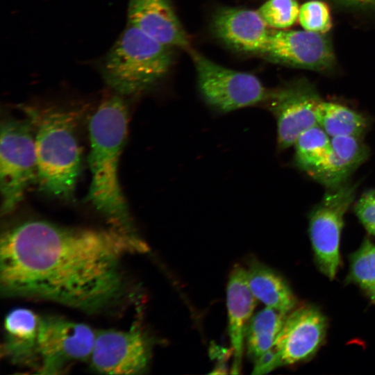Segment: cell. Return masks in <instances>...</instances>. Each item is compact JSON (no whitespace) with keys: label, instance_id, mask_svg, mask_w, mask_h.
I'll use <instances>...</instances> for the list:
<instances>
[{"label":"cell","instance_id":"6da1fadb","mask_svg":"<svg viewBox=\"0 0 375 375\" xmlns=\"http://www.w3.org/2000/svg\"><path fill=\"white\" fill-rule=\"evenodd\" d=\"M148 250L135 233L112 226L79 228L26 221L1 235L0 291L5 297L99 312L125 294L123 259Z\"/></svg>","mask_w":375,"mask_h":375},{"label":"cell","instance_id":"9a60e30c","mask_svg":"<svg viewBox=\"0 0 375 375\" xmlns=\"http://www.w3.org/2000/svg\"><path fill=\"white\" fill-rule=\"evenodd\" d=\"M256 302L249 287L246 269L239 265H235L229 274L226 288L228 335L234 358L232 374L240 371L245 331Z\"/></svg>","mask_w":375,"mask_h":375},{"label":"cell","instance_id":"5b68a950","mask_svg":"<svg viewBox=\"0 0 375 375\" xmlns=\"http://www.w3.org/2000/svg\"><path fill=\"white\" fill-rule=\"evenodd\" d=\"M37 180L36 152L33 123L6 119L1 124L0 189L1 213L8 214L22 200L28 186Z\"/></svg>","mask_w":375,"mask_h":375},{"label":"cell","instance_id":"2e32d148","mask_svg":"<svg viewBox=\"0 0 375 375\" xmlns=\"http://www.w3.org/2000/svg\"><path fill=\"white\" fill-rule=\"evenodd\" d=\"M40 319L26 308L12 310L6 317L2 354L12 363L38 369V340Z\"/></svg>","mask_w":375,"mask_h":375},{"label":"cell","instance_id":"484cf974","mask_svg":"<svg viewBox=\"0 0 375 375\" xmlns=\"http://www.w3.org/2000/svg\"><path fill=\"white\" fill-rule=\"evenodd\" d=\"M281 365L283 364L281 358L274 347L254 362V367L252 373L255 374H264Z\"/></svg>","mask_w":375,"mask_h":375},{"label":"cell","instance_id":"44dd1931","mask_svg":"<svg viewBox=\"0 0 375 375\" xmlns=\"http://www.w3.org/2000/svg\"><path fill=\"white\" fill-rule=\"evenodd\" d=\"M296 165L310 175L317 170L331 153V138L317 124L303 132L294 144Z\"/></svg>","mask_w":375,"mask_h":375},{"label":"cell","instance_id":"ac0fdd59","mask_svg":"<svg viewBox=\"0 0 375 375\" xmlns=\"http://www.w3.org/2000/svg\"><path fill=\"white\" fill-rule=\"evenodd\" d=\"M246 271L249 287L257 300L285 315L294 309V296L275 271L257 259L251 260Z\"/></svg>","mask_w":375,"mask_h":375},{"label":"cell","instance_id":"4316f807","mask_svg":"<svg viewBox=\"0 0 375 375\" xmlns=\"http://www.w3.org/2000/svg\"><path fill=\"white\" fill-rule=\"evenodd\" d=\"M344 1L364 6H375V0H343Z\"/></svg>","mask_w":375,"mask_h":375},{"label":"cell","instance_id":"7c38bea8","mask_svg":"<svg viewBox=\"0 0 375 375\" xmlns=\"http://www.w3.org/2000/svg\"><path fill=\"white\" fill-rule=\"evenodd\" d=\"M326 325L325 317L314 307L303 306L290 312L274 345L282 364H294L310 357L322 342Z\"/></svg>","mask_w":375,"mask_h":375},{"label":"cell","instance_id":"8992f818","mask_svg":"<svg viewBox=\"0 0 375 375\" xmlns=\"http://www.w3.org/2000/svg\"><path fill=\"white\" fill-rule=\"evenodd\" d=\"M200 94L220 112H228L266 101L269 92L254 75L228 69L190 49Z\"/></svg>","mask_w":375,"mask_h":375},{"label":"cell","instance_id":"5bb4252c","mask_svg":"<svg viewBox=\"0 0 375 375\" xmlns=\"http://www.w3.org/2000/svg\"><path fill=\"white\" fill-rule=\"evenodd\" d=\"M267 24L258 10L223 8L214 15L212 28L224 43L238 51L262 53L269 37Z\"/></svg>","mask_w":375,"mask_h":375},{"label":"cell","instance_id":"277c9868","mask_svg":"<svg viewBox=\"0 0 375 375\" xmlns=\"http://www.w3.org/2000/svg\"><path fill=\"white\" fill-rule=\"evenodd\" d=\"M173 62L172 47L128 24L102 64L106 83L121 95L144 91L162 78Z\"/></svg>","mask_w":375,"mask_h":375},{"label":"cell","instance_id":"8fae6325","mask_svg":"<svg viewBox=\"0 0 375 375\" xmlns=\"http://www.w3.org/2000/svg\"><path fill=\"white\" fill-rule=\"evenodd\" d=\"M262 53L272 61L312 70L327 69L335 60L328 39L322 33L306 30L271 31Z\"/></svg>","mask_w":375,"mask_h":375},{"label":"cell","instance_id":"7a4b0ae2","mask_svg":"<svg viewBox=\"0 0 375 375\" xmlns=\"http://www.w3.org/2000/svg\"><path fill=\"white\" fill-rule=\"evenodd\" d=\"M127 127V108L117 95L103 101L92 116L89 124L91 183L88 199L112 227L135 233L118 177Z\"/></svg>","mask_w":375,"mask_h":375},{"label":"cell","instance_id":"4fadbf2b","mask_svg":"<svg viewBox=\"0 0 375 375\" xmlns=\"http://www.w3.org/2000/svg\"><path fill=\"white\" fill-rule=\"evenodd\" d=\"M128 22L165 45L191 49L188 35L168 0H129Z\"/></svg>","mask_w":375,"mask_h":375},{"label":"cell","instance_id":"3957f363","mask_svg":"<svg viewBox=\"0 0 375 375\" xmlns=\"http://www.w3.org/2000/svg\"><path fill=\"white\" fill-rule=\"evenodd\" d=\"M34 128L37 182L44 192L70 199L81 166L74 112L61 108H25Z\"/></svg>","mask_w":375,"mask_h":375},{"label":"cell","instance_id":"30bf717a","mask_svg":"<svg viewBox=\"0 0 375 375\" xmlns=\"http://www.w3.org/2000/svg\"><path fill=\"white\" fill-rule=\"evenodd\" d=\"M267 101L277 122L279 149L294 145L303 132L318 124L317 111L322 99L315 89L306 83H294L269 92Z\"/></svg>","mask_w":375,"mask_h":375},{"label":"cell","instance_id":"603a6c76","mask_svg":"<svg viewBox=\"0 0 375 375\" xmlns=\"http://www.w3.org/2000/svg\"><path fill=\"white\" fill-rule=\"evenodd\" d=\"M299 9L297 0H267L258 11L268 26L285 29L297 22Z\"/></svg>","mask_w":375,"mask_h":375},{"label":"cell","instance_id":"52a82bcc","mask_svg":"<svg viewBox=\"0 0 375 375\" xmlns=\"http://www.w3.org/2000/svg\"><path fill=\"white\" fill-rule=\"evenodd\" d=\"M356 185L345 183L328 190L312 208L309 233L317 265L330 279L340 265V242L344 216L353 201Z\"/></svg>","mask_w":375,"mask_h":375},{"label":"cell","instance_id":"7402d4cb","mask_svg":"<svg viewBox=\"0 0 375 375\" xmlns=\"http://www.w3.org/2000/svg\"><path fill=\"white\" fill-rule=\"evenodd\" d=\"M350 276L351 280L368 292H375V244L369 240L351 258Z\"/></svg>","mask_w":375,"mask_h":375},{"label":"cell","instance_id":"d6986e66","mask_svg":"<svg viewBox=\"0 0 375 375\" xmlns=\"http://www.w3.org/2000/svg\"><path fill=\"white\" fill-rule=\"evenodd\" d=\"M286 315L267 306L252 315L244 338L247 353L253 362L274 347Z\"/></svg>","mask_w":375,"mask_h":375},{"label":"cell","instance_id":"d4e9b609","mask_svg":"<svg viewBox=\"0 0 375 375\" xmlns=\"http://www.w3.org/2000/svg\"><path fill=\"white\" fill-rule=\"evenodd\" d=\"M354 208L356 216L366 230L375 235V188L365 192Z\"/></svg>","mask_w":375,"mask_h":375},{"label":"cell","instance_id":"ba28073f","mask_svg":"<svg viewBox=\"0 0 375 375\" xmlns=\"http://www.w3.org/2000/svg\"><path fill=\"white\" fill-rule=\"evenodd\" d=\"M97 332L58 317H41L38 340V372L60 373L67 365L90 360Z\"/></svg>","mask_w":375,"mask_h":375},{"label":"cell","instance_id":"9c48e42d","mask_svg":"<svg viewBox=\"0 0 375 375\" xmlns=\"http://www.w3.org/2000/svg\"><path fill=\"white\" fill-rule=\"evenodd\" d=\"M150 360V345L138 329L97 331L90 358L92 367L108 374H138Z\"/></svg>","mask_w":375,"mask_h":375},{"label":"cell","instance_id":"ffe728a7","mask_svg":"<svg viewBox=\"0 0 375 375\" xmlns=\"http://www.w3.org/2000/svg\"><path fill=\"white\" fill-rule=\"evenodd\" d=\"M318 124L331 137L362 136L368 126L362 114L341 104L322 100L317 111Z\"/></svg>","mask_w":375,"mask_h":375},{"label":"cell","instance_id":"cb8c5ba5","mask_svg":"<svg viewBox=\"0 0 375 375\" xmlns=\"http://www.w3.org/2000/svg\"><path fill=\"white\" fill-rule=\"evenodd\" d=\"M298 20L306 31L325 33L332 27L328 6L324 1L312 0L300 6Z\"/></svg>","mask_w":375,"mask_h":375},{"label":"cell","instance_id":"83f0119b","mask_svg":"<svg viewBox=\"0 0 375 375\" xmlns=\"http://www.w3.org/2000/svg\"><path fill=\"white\" fill-rule=\"evenodd\" d=\"M369 295L371 297L372 300L375 303V292L369 294Z\"/></svg>","mask_w":375,"mask_h":375},{"label":"cell","instance_id":"e0dca14e","mask_svg":"<svg viewBox=\"0 0 375 375\" xmlns=\"http://www.w3.org/2000/svg\"><path fill=\"white\" fill-rule=\"evenodd\" d=\"M331 153L327 160L310 174L328 189L346 183L352 172L368 156V149L361 136L331 138Z\"/></svg>","mask_w":375,"mask_h":375}]
</instances>
